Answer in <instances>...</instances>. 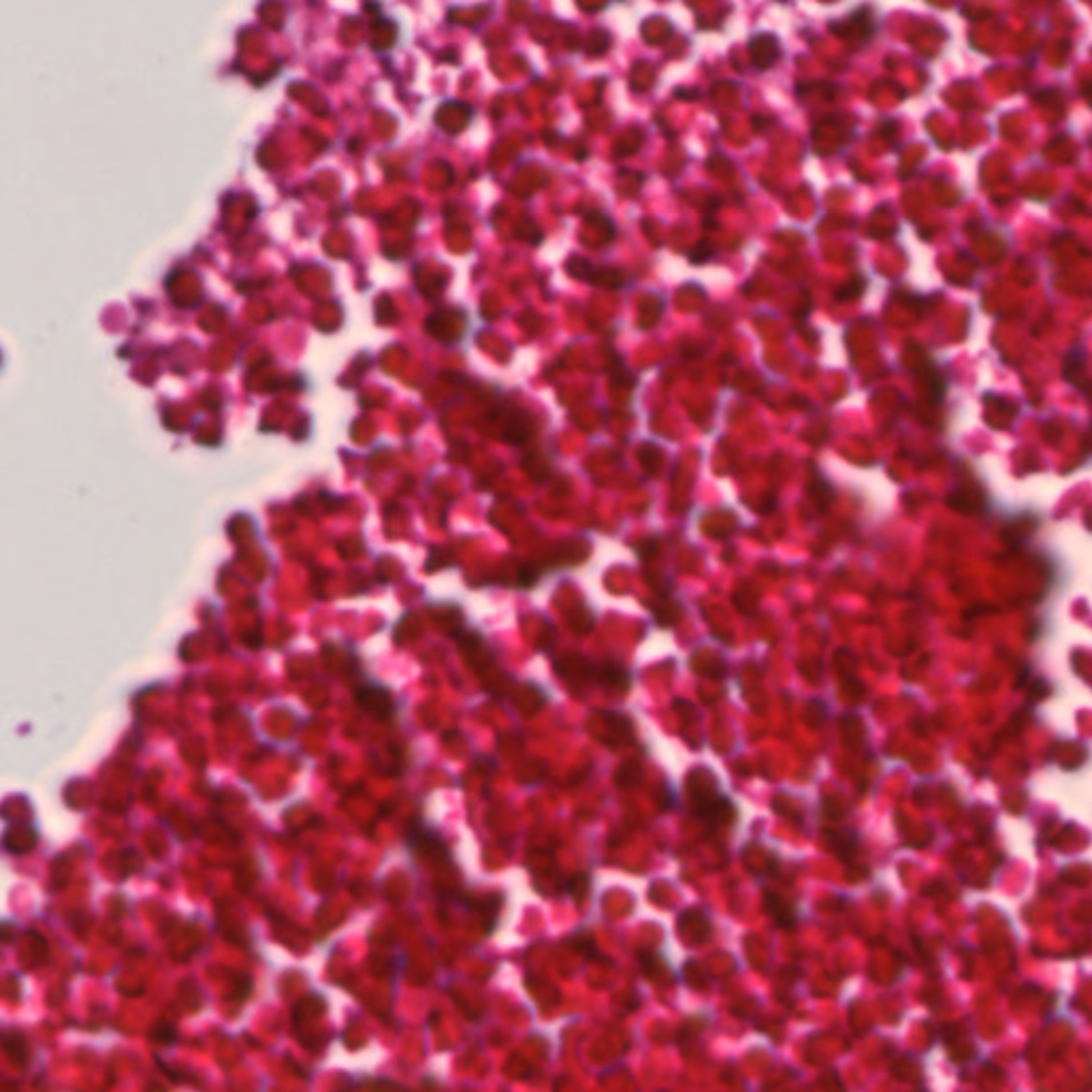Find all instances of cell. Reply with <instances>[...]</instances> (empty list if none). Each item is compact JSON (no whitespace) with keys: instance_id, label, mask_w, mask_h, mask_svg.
<instances>
[{"instance_id":"cell-1","label":"cell","mask_w":1092,"mask_h":1092,"mask_svg":"<svg viewBox=\"0 0 1092 1092\" xmlns=\"http://www.w3.org/2000/svg\"><path fill=\"white\" fill-rule=\"evenodd\" d=\"M354 700H357V704L365 713L380 721L389 720L395 710L393 696L382 685H365L363 683V685L354 689Z\"/></svg>"},{"instance_id":"cell-2","label":"cell","mask_w":1092,"mask_h":1092,"mask_svg":"<svg viewBox=\"0 0 1092 1092\" xmlns=\"http://www.w3.org/2000/svg\"><path fill=\"white\" fill-rule=\"evenodd\" d=\"M764 901H766V909H768V912L773 913L774 920H777V922L781 924V926H792V920H794V916H792V912H789V909L784 905V902L779 901V898H773V896H770V894L764 896Z\"/></svg>"},{"instance_id":"cell-3","label":"cell","mask_w":1092,"mask_h":1092,"mask_svg":"<svg viewBox=\"0 0 1092 1092\" xmlns=\"http://www.w3.org/2000/svg\"><path fill=\"white\" fill-rule=\"evenodd\" d=\"M811 493H813V497H816V501L820 504L821 510H824V508L828 506V501L832 500L830 485H826V482H824V480H821L817 474H816V478L811 480Z\"/></svg>"},{"instance_id":"cell-4","label":"cell","mask_w":1092,"mask_h":1092,"mask_svg":"<svg viewBox=\"0 0 1092 1092\" xmlns=\"http://www.w3.org/2000/svg\"><path fill=\"white\" fill-rule=\"evenodd\" d=\"M152 1037H154V1041H158V1044H176L177 1030H176V1026H173V1024L162 1022V1024H158V1026H156L154 1033H152Z\"/></svg>"}]
</instances>
